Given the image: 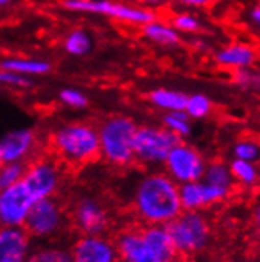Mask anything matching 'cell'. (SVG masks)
Here are the masks:
<instances>
[{
  "label": "cell",
  "mask_w": 260,
  "mask_h": 262,
  "mask_svg": "<svg viewBox=\"0 0 260 262\" xmlns=\"http://www.w3.org/2000/svg\"><path fill=\"white\" fill-rule=\"evenodd\" d=\"M35 199L30 196L22 182L0 190V226L24 228Z\"/></svg>",
  "instance_id": "obj_12"
},
{
  "label": "cell",
  "mask_w": 260,
  "mask_h": 262,
  "mask_svg": "<svg viewBox=\"0 0 260 262\" xmlns=\"http://www.w3.org/2000/svg\"><path fill=\"white\" fill-rule=\"evenodd\" d=\"M171 26L177 32H184V33H194V32L200 30V27H202L199 17L191 14V13H180V14H177L172 19Z\"/></svg>",
  "instance_id": "obj_30"
},
{
  "label": "cell",
  "mask_w": 260,
  "mask_h": 262,
  "mask_svg": "<svg viewBox=\"0 0 260 262\" xmlns=\"http://www.w3.org/2000/svg\"><path fill=\"white\" fill-rule=\"evenodd\" d=\"M71 220L81 235H106L110 228L109 210L95 196H82L74 202Z\"/></svg>",
  "instance_id": "obj_11"
},
{
  "label": "cell",
  "mask_w": 260,
  "mask_h": 262,
  "mask_svg": "<svg viewBox=\"0 0 260 262\" xmlns=\"http://www.w3.org/2000/svg\"><path fill=\"white\" fill-rule=\"evenodd\" d=\"M32 262H71V253L62 247H41L33 250Z\"/></svg>",
  "instance_id": "obj_26"
},
{
  "label": "cell",
  "mask_w": 260,
  "mask_h": 262,
  "mask_svg": "<svg viewBox=\"0 0 260 262\" xmlns=\"http://www.w3.org/2000/svg\"><path fill=\"white\" fill-rule=\"evenodd\" d=\"M120 262H177L166 226H129L115 237Z\"/></svg>",
  "instance_id": "obj_2"
},
{
  "label": "cell",
  "mask_w": 260,
  "mask_h": 262,
  "mask_svg": "<svg viewBox=\"0 0 260 262\" xmlns=\"http://www.w3.org/2000/svg\"><path fill=\"white\" fill-rule=\"evenodd\" d=\"M257 60V51L245 43H233L222 48L216 54V62L229 68H252Z\"/></svg>",
  "instance_id": "obj_17"
},
{
  "label": "cell",
  "mask_w": 260,
  "mask_h": 262,
  "mask_svg": "<svg viewBox=\"0 0 260 262\" xmlns=\"http://www.w3.org/2000/svg\"><path fill=\"white\" fill-rule=\"evenodd\" d=\"M36 133L30 128L10 131L0 141V154L4 163H22L30 158L36 148Z\"/></svg>",
  "instance_id": "obj_16"
},
{
  "label": "cell",
  "mask_w": 260,
  "mask_h": 262,
  "mask_svg": "<svg viewBox=\"0 0 260 262\" xmlns=\"http://www.w3.org/2000/svg\"><path fill=\"white\" fill-rule=\"evenodd\" d=\"M4 163V160H2V154H0V164H2Z\"/></svg>",
  "instance_id": "obj_37"
},
{
  "label": "cell",
  "mask_w": 260,
  "mask_h": 262,
  "mask_svg": "<svg viewBox=\"0 0 260 262\" xmlns=\"http://www.w3.org/2000/svg\"><path fill=\"white\" fill-rule=\"evenodd\" d=\"M8 4H11V0H0V7H5Z\"/></svg>",
  "instance_id": "obj_36"
},
{
  "label": "cell",
  "mask_w": 260,
  "mask_h": 262,
  "mask_svg": "<svg viewBox=\"0 0 260 262\" xmlns=\"http://www.w3.org/2000/svg\"><path fill=\"white\" fill-rule=\"evenodd\" d=\"M211 111H213V103L207 95H203V93L188 95L186 104H184V114L190 119H196V120L205 119L211 114Z\"/></svg>",
  "instance_id": "obj_25"
},
{
  "label": "cell",
  "mask_w": 260,
  "mask_h": 262,
  "mask_svg": "<svg viewBox=\"0 0 260 262\" xmlns=\"http://www.w3.org/2000/svg\"><path fill=\"white\" fill-rule=\"evenodd\" d=\"M232 191L219 188L205 180H196L180 185V204L183 210L203 212L230 198Z\"/></svg>",
  "instance_id": "obj_13"
},
{
  "label": "cell",
  "mask_w": 260,
  "mask_h": 262,
  "mask_svg": "<svg viewBox=\"0 0 260 262\" xmlns=\"http://www.w3.org/2000/svg\"><path fill=\"white\" fill-rule=\"evenodd\" d=\"M62 7L69 11L103 14L107 17H112V19L139 24V26H144L156 19L155 13L148 8L115 4L110 2V0H63Z\"/></svg>",
  "instance_id": "obj_10"
},
{
  "label": "cell",
  "mask_w": 260,
  "mask_h": 262,
  "mask_svg": "<svg viewBox=\"0 0 260 262\" xmlns=\"http://www.w3.org/2000/svg\"><path fill=\"white\" fill-rule=\"evenodd\" d=\"M190 120L191 119L184 114V111H174V112H167V114H164L162 126L183 141L184 138H188L193 131Z\"/></svg>",
  "instance_id": "obj_24"
},
{
  "label": "cell",
  "mask_w": 260,
  "mask_h": 262,
  "mask_svg": "<svg viewBox=\"0 0 260 262\" xmlns=\"http://www.w3.org/2000/svg\"><path fill=\"white\" fill-rule=\"evenodd\" d=\"M32 237L24 228L0 226V262H32Z\"/></svg>",
  "instance_id": "obj_15"
},
{
  "label": "cell",
  "mask_w": 260,
  "mask_h": 262,
  "mask_svg": "<svg viewBox=\"0 0 260 262\" xmlns=\"http://www.w3.org/2000/svg\"><path fill=\"white\" fill-rule=\"evenodd\" d=\"M181 139L164 126L142 125L134 135V163L148 169L162 166L167 155Z\"/></svg>",
  "instance_id": "obj_6"
},
{
  "label": "cell",
  "mask_w": 260,
  "mask_h": 262,
  "mask_svg": "<svg viewBox=\"0 0 260 262\" xmlns=\"http://www.w3.org/2000/svg\"><path fill=\"white\" fill-rule=\"evenodd\" d=\"M59 100L62 104H65L71 109H84L88 106V98L85 93L78 89H73V87L62 89L59 92Z\"/></svg>",
  "instance_id": "obj_29"
},
{
  "label": "cell",
  "mask_w": 260,
  "mask_h": 262,
  "mask_svg": "<svg viewBox=\"0 0 260 262\" xmlns=\"http://www.w3.org/2000/svg\"><path fill=\"white\" fill-rule=\"evenodd\" d=\"M136 218L145 226H166L180 215V185L164 171L152 169L136 182L131 194Z\"/></svg>",
  "instance_id": "obj_1"
},
{
  "label": "cell",
  "mask_w": 260,
  "mask_h": 262,
  "mask_svg": "<svg viewBox=\"0 0 260 262\" xmlns=\"http://www.w3.org/2000/svg\"><path fill=\"white\" fill-rule=\"evenodd\" d=\"M230 174L235 185H240L241 188L252 190L258 183V167L257 163L243 161V160H232L229 163Z\"/></svg>",
  "instance_id": "obj_21"
},
{
  "label": "cell",
  "mask_w": 260,
  "mask_h": 262,
  "mask_svg": "<svg viewBox=\"0 0 260 262\" xmlns=\"http://www.w3.org/2000/svg\"><path fill=\"white\" fill-rule=\"evenodd\" d=\"M139 4H144V5H150V7H156V5H161L164 4L166 0H137Z\"/></svg>",
  "instance_id": "obj_35"
},
{
  "label": "cell",
  "mask_w": 260,
  "mask_h": 262,
  "mask_svg": "<svg viewBox=\"0 0 260 262\" xmlns=\"http://www.w3.org/2000/svg\"><path fill=\"white\" fill-rule=\"evenodd\" d=\"M235 82L243 89H257L258 87V73L252 68L235 70Z\"/></svg>",
  "instance_id": "obj_31"
},
{
  "label": "cell",
  "mask_w": 260,
  "mask_h": 262,
  "mask_svg": "<svg viewBox=\"0 0 260 262\" xmlns=\"http://www.w3.org/2000/svg\"><path fill=\"white\" fill-rule=\"evenodd\" d=\"M69 253L71 262H120L115 242L107 235H81Z\"/></svg>",
  "instance_id": "obj_14"
},
{
  "label": "cell",
  "mask_w": 260,
  "mask_h": 262,
  "mask_svg": "<svg viewBox=\"0 0 260 262\" xmlns=\"http://www.w3.org/2000/svg\"><path fill=\"white\" fill-rule=\"evenodd\" d=\"M26 172L22 163H2L0 164V190H5L11 185L21 182Z\"/></svg>",
  "instance_id": "obj_27"
},
{
  "label": "cell",
  "mask_w": 260,
  "mask_h": 262,
  "mask_svg": "<svg viewBox=\"0 0 260 262\" xmlns=\"http://www.w3.org/2000/svg\"><path fill=\"white\" fill-rule=\"evenodd\" d=\"M21 182L35 201L55 198L63 185V171L54 158H38L26 164Z\"/></svg>",
  "instance_id": "obj_7"
},
{
  "label": "cell",
  "mask_w": 260,
  "mask_h": 262,
  "mask_svg": "<svg viewBox=\"0 0 260 262\" xmlns=\"http://www.w3.org/2000/svg\"><path fill=\"white\" fill-rule=\"evenodd\" d=\"M248 17H249V23L254 24V27H258L260 26V7H258V4H255L254 7L249 8Z\"/></svg>",
  "instance_id": "obj_34"
},
{
  "label": "cell",
  "mask_w": 260,
  "mask_h": 262,
  "mask_svg": "<svg viewBox=\"0 0 260 262\" xmlns=\"http://www.w3.org/2000/svg\"><path fill=\"white\" fill-rule=\"evenodd\" d=\"M137 123L126 116H112L98 128L100 157L112 167L125 169L134 163V135Z\"/></svg>",
  "instance_id": "obj_4"
},
{
  "label": "cell",
  "mask_w": 260,
  "mask_h": 262,
  "mask_svg": "<svg viewBox=\"0 0 260 262\" xmlns=\"http://www.w3.org/2000/svg\"><path fill=\"white\" fill-rule=\"evenodd\" d=\"M0 84L27 89V87L32 85V81L27 76H21V74H16V73H11V71L0 70Z\"/></svg>",
  "instance_id": "obj_32"
},
{
  "label": "cell",
  "mask_w": 260,
  "mask_h": 262,
  "mask_svg": "<svg viewBox=\"0 0 260 262\" xmlns=\"http://www.w3.org/2000/svg\"><path fill=\"white\" fill-rule=\"evenodd\" d=\"M0 70L21 74V76H43V74H48L52 70V65L48 60L40 59L11 57L0 60Z\"/></svg>",
  "instance_id": "obj_18"
},
{
  "label": "cell",
  "mask_w": 260,
  "mask_h": 262,
  "mask_svg": "<svg viewBox=\"0 0 260 262\" xmlns=\"http://www.w3.org/2000/svg\"><path fill=\"white\" fill-rule=\"evenodd\" d=\"M166 229L178 256H194L205 251L211 240V224L203 212L181 210L166 224Z\"/></svg>",
  "instance_id": "obj_5"
},
{
  "label": "cell",
  "mask_w": 260,
  "mask_h": 262,
  "mask_svg": "<svg viewBox=\"0 0 260 262\" xmlns=\"http://www.w3.org/2000/svg\"><path fill=\"white\" fill-rule=\"evenodd\" d=\"M93 41L88 32L82 29H74L71 30L63 41V49L66 54L73 55V57H84V55L90 54Z\"/></svg>",
  "instance_id": "obj_23"
},
{
  "label": "cell",
  "mask_w": 260,
  "mask_h": 262,
  "mask_svg": "<svg viewBox=\"0 0 260 262\" xmlns=\"http://www.w3.org/2000/svg\"><path fill=\"white\" fill-rule=\"evenodd\" d=\"M66 224V215L57 198H48L35 201L24 229L32 238L48 240L62 232Z\"/></svg>",
  "instance_id": "obj_9"
},
{
  "label": "cell",
  "mask_w": 260,
  "mask_h": 262,
  "mask_svg": "<svg viewBox=\"0 0 260 262\" xmlns=\"http://www.w3.org/2000/svg\"><path fill=\"white\" fill-rule=\"evenodd\" d=\"M232 155H233V160L257 163L260 157V148L254 139H240L232 147Z\"/></svg>",
  "instance_id": "obj_28"
},
{
  "label": "cell",
  "mask_w": 260,
  "mask_h": 262,
  "mask_svg": "<svg viewBox=\"0 0 260 262\" xmlns=\"http://www.w3.org/2000/svg\"><path fill=\"white\" fill-rule=\"evenodd\" d=\"M175 2L181 7H186V8H202V7H207V5L213 4L215 0H175Z\"/></svg>",
  "instance_id": "obj_33"
},
{
  "label": "cell",
  "mask_w": 260,
  "mask_h": 262,
  "mask_svg": "<svg viewBox=\"0 0 260 262\" xmlns=\"http://www.w3.org/2000/svg\"><path fill=\"white\" fill-rule=\"evenodd\" d=\"M202 180H205L215 186H219V188L229 190V191H233V188H235L229 163L221 161V160H215V161L207 163V167H205V172H203Z\"/></svg>",
  "instance_id": "obj_22"
},
{
  "label": "cell",
  "mask_w": 260,
  "mask_h": 262,
  "mask_svg": "<svg viewBox=\"0 0 260 262\" xmlns=\"http://www.w3.org/2000/svg\"><path fill=\"white\" fill-rule=\"evenodd\" d=\"M207 158L194 145L180 141L167 155L162 167L177 185L200 180L207 167Z\"/></svg>",
  "instance_id": "obj_8"
},
{
  "label": "cell",
  "mask_w": 260,
  "mask_h": 262,
  "mask_svg": "<svg viewBox=\"0 0 260 262\" xmlns=\"http://www.w3.org/2000/svg\"><path fill=\"white\" fill-rule=\"evenodd\" d=\"M188 95L178 90L171 89H155L148 93V100L153 106L158 109L174 112V111H184V104H186Z\"/></svg>",
  "instance_id": "obj_20"
},
{
  "label": "cell",
  "mask_w": 260,
  "mask_h": 262,
  "mask_svg": "<svg viewBox=\"0 0 260 262\" xmlns=\"http://www.w3.org/2000/svg\"><path fill=\"white\" fill-rule=\"evenodd\" d=\"M142 33L145 38L159 46H177L180 43V33L167 23L158 19L142 26Z\"/></svg>",
  "instance_id": "obj_19"
},
{
  "label": "cell",
  "mask_w": 260,
  "mask_h": 262,
  "mask_svg": "<svg viewBox=\"0 0 260 262\" xmlns=\"http://www.w3.org/2000/svg\"><path fill=\"white\" fill-rule=\"evenodd\" d=\"M52 150L69 166H84L100 157L98 128L85 122L59 126L51 136Z\"/></svg>",
  "instance_id": "obj_3"
}]
</instances>
